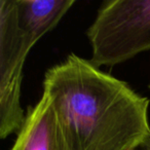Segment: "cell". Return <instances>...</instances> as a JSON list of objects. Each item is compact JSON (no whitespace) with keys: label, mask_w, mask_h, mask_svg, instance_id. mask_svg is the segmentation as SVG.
<instances>
[{"label":"cell","mask_w":150,"mask_h":150,"mask_svg":"<svg viewBox=\"0 0 150 150\" xmlns=\"http://www.w3.org/2000/svg\"><path fill=\"white\" fill-rule=\"evenodd\" d=\"M74 4V0H16L19 25L34 46Z\"/></svg>","instance_id":"5"},{"label":"cell","mask_w":150,"mask_h":150,"mask_svg":"<svg viewBox=\"0 0 150 150\" xmlns=\"http://www.w3.org/2000/svg\"><path fill=\"white\" fill-rule=\"evenodd\" d=\"M86 34L90 61L97 67H112L150 50V0L105 1Z\"/></svg>","instance_id":"2"},{"label":"cell","mask_w":150,"mask_h":150,"mask_svg":"<svg viewBox=\"0 0 150 150\" xmlns=\"http://www.w3.org/2000/svg\"><path fill=\"white\" fill-rule=\"evenodd\" d=\"M11 150H68L52 101L46 95L28 108Z\"/></svg>","instance_id":"4"},{"label":"cell","mask_w":150,"mask_h":150,"mask_svg":"<svg viewBox=\"0 0 150 150\" xmlns=\"http://www.w3.org/2000/svg\"><path fill=\"white\" fill-rule=\"evenodd\" d=\"M149 88H150V83H149Z\"/></svg>","instance_id":"7"},{"label":"cell","mask_w":150,"mask_h":150,"mask_svg":"<svg viewBox=\"0 0 150 150\" xmlns=\"http://www.w3.org/2000/svg\"><path fill=\"white\" fill-rule=\"evenodd\" d=\"M33 47L22 31L16 0H0V138L19 132L26 114L21 106L23 69Z\"/></svg>","instance_id":"3"},{"label":"cell","mask_w":150,"mask_h":150,"mask_svg":"<svg viewBox=\"0 0 150 150\" xmlns=\"http://www.w3.org/2000/svg\"><path fill=\"white\" fill-rule=\"evenodd\" d=\"M132 150H150V138L144 140L140 144H138L136 147H134Z\"/></svg>","instance_id":"6"},{"label":"cell","mask_w":150,"mask_h":150,"mask_svg":"<svg viewBox=\"0 0 150 150\" xmlns=\"http://www.w3.org/2000/svg\"><path fill=\"white\" fill-rule=\"evenodd\" d=\"M68 150H132L150 138L149 100L75 54L45 72Z\"/></svg>","instance_id":"1"}]
</instances>
